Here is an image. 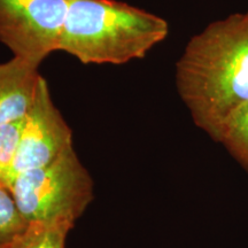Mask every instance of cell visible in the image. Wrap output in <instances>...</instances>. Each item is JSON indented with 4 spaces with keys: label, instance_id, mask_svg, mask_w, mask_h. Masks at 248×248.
<instances>
[{
    "label": "cell",
    "instance_id": "6da1fadb",
    "mask_svg": "<svg viewBox=\"0 0 248 248\" xmlns=\"http://www.w3.org/2000/svg\"><path fill=\"white\" fill-rule=\"evenodd\" d=\"M176 85L195 125L216 141L248 102V14L229 15L192 37L176 66Z\"/></svg>",
    "mask_w": 248,
    "mask_h": 248
},
{
    "label": "cell",
    "instance_id": "7a4b0ae2",
    "mask_svg": "<svg viewBox=\"0 0 248 248\" xmlns=\"http://www.w3.org/2000/svg\"><path fill=\"white\" fill-rule=\"evenodd\" d=\"M162 17L117 0H70L59 51L84 64L142 59L167 38Z\"/></svg>",
    "mask_w": 248,
    "mask_h": 248
},
{
    "label": "cell",
    "instance_id": "3957f363",
    "mask_svg": "<svg viewBox=\"0 0 248 248\" xmlns=\"http://www.w3.org/2000/svg\"><path fill=\"white\" fill-rule=\"evenodd\" d=\"M8 188L27 223L75 225L94 197L93 179L74 148L47 166L18 173Z\"/></svg>",
    "mask_w": 248,
    "mask_h": 248
},
{
    "label": "cell",
    "instance_id": "277c9868",
    "mask_svg": "<svg viewBox=\"0 0 248 248\" xmlns=\"http://www.w3.org/2000/svg\"><path fill=\"white\" fill-rule=\"evenodd\" d=\"M70 0H0V42L40 64L59 51Z\"/></svg>",
    "mask_w": 248,
    "mask_h": 248
},
{
    "label": "cell",
    "instance_id": "5b68a950",
    "mask_svg": "<svg viewBox=\"0 0 248 248\" xmlns=\"http://www.w3.org/2000/svg\"><path fill=\"white\" fill-rule=\"evenodd\" d=\"M73 148V131L54 105L47 82L42 76L32 105L22 120L13 178L47 166Z\"/></svg>",
    "mask_w": 248,
    "mask_h": 248
},
{
    "label": "cell",
    "instance_id": "8992f818",
    "mask_svg": "<svg viewBox=\"0 0 248 248\" xmlns=\"http://www.w3.org/2000/svg\"><path fill=\"white\" fill-rule=\"evenodd\" d=\"M39 64L20 57L0 63V126L24 119L42 75Z\"/></svg>",
    "mask_w": 248,
    "mask_h": 248
},
{
    "label": "cell",
    "instance_id": "52a82bcc",
    "mask_svg": "<svg viewBox=\"0 0 248 248\" xmlns=\"http://www.w3.org/2000/svg\"><path fill=\"white\" fill-rule=\"evenodd\" d=\"M68 222H31L6 248H66L68 234L74 229Z\"/></svg>",
    "mask_w": 248,
    "mask_h": 248
},
{
    "label": "cell",
    "instance_id": "ba28073f",
    "mask_svg": "<svg viewBox=\"0 0 248 248\" xmlns=\"http://www.w3.org/2000/svg\"><path fill=\"white\" fill-rule=\"evenodd\" d=\"M248 172V102L223 124L216 139Z\"/></svg>",
    "mask_w": 248,
    "mask_h": 248
},
{
    "label": "cell",
    "instance_id": "9c48e42d",
    "mask_svg": "<svg viewBox=\"0 0 248 248\" xmlns=\"http://www.w3.org/2000/svg\"><path fill=\"white\" fill-rule=\"evenodd\" d=\"M27 225L12 192L0 184V248L8 247Z\"/></svg>",
    "mask_w": 248,
    "mask_h": 248
},
{
    "label": "cell",
    "instance_id": "30bf717a",
    "mask_svg": "<svg viewBox=\"0 0 248 248\" xmlns=\"http://www.w3.org/2000/svg\"><path fill=\"white\" fill-rule=\"evenodd\" d=\"M22 120L0 126V184L9 187L20 142Z\"/></svg>",
    "mask_w": 248,
    "mask_h": 248
},
{
    "label": "cell",
    "instance_id": "8fae6325",
    "mask_svg": "<svg viewBox=\"0 0 248 248\" xmlns=\"http://www.w3.org/2000/svg\"><path fill=\"white\" fill-rule=\"evenodd\" d=\"M246 13H247V14H248V9H247V12H246Z\"/></svg>",
    "mask_w": 248,
    "mask_h": 248
}]
</instances>
